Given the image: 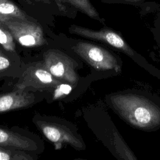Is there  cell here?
I'll return each instance as SVG.
<instances>
[{
  "mask_svg": "<svg viewBox=\"0 0 160 160\" xmlns=\"http://www.w3.org/2000/svg\"><path fill=\"white\" fill-rule=\"evenodd\" d=\"M112 108L128 123L142 130L160 126V108L149 99L131 93L115 94L110 97Z\"/></svg>",
  "mask_w": 160,
  "mask_h": 160,
  "instance_id": "1",
  "label": "cell"
},
{
  "mask_svg": "<svg viewBox=\"0 0 160 160\" xmlns=\"http://www.w3.org/2000/svg\"><path fill=\"white\" fill-rule=\"evenodd\" d=\"M34 122L44 136L54 144L56 149L69 145L76 150H84L86 146L81 136L62 121L37 118Z\"/></svg>",
  "mask_w": 160,
  "mask_h": 160,
  "instance_id": "2",
  "label": "cell"
},
{
  "mask_svg": "<svg viewBox=\"0 0 160 160\" xmlns=\"http://www.w3.org/2000/svg\"><path fill=\"white\" fill-rule=\"evenodd\" d=\"M2 24L11 33L14 40L23 46L38 47L46 42L43 29L34 18H12Z\"/></svg>",
  "mask_w": 160,
  "mask_h": 160,
  "instance_id": "3",
  "label": "cell"
},
{
  "mask_svg": "<svg viewBox=\"0 0 160 160\" xmlns=\"http://www.w3.org/2000/svg\"><path fill=\"white\" fill-rule=\"evenodd\" d=\"M73 51L93 68L99 71L113 70L119 72L121 65L116 56L108 49L89 42L80 41Z\"/></svg>",
  "mask_w": 160,
  "mask_h": 160,
  "instance_id": "4",
  "label": "cell"
},
{
  "mask_svg": "<svg viewBox=\"0 0 160 160\" xmlns=\"http://www.w3.org/2000/svg\"><path fill=\"white\" fill-rule=\"evenodd\" d=\"M42 58L43 67L57 79L71 85L76 84L79 76L73 59L69 56L59 51L49 49L43 54Z\"/></svg>",
  "mask_w": 160,
  "mask_h": 160,
  "instance_id": "5",
  "label": "cell"
},
{
  "mask_svg": "<svg viewBox=\"0 0 160 160\" xmlns=\"http://www.w3.org/2000/svg\"><path fill=\"white\" fill-rule=\"evenodd\" d=\"M68 31L71 34L103 42L126 53L129 56H134L133 49L129 46L121 35L111 28L104 27L99 30H94L76 24H71L69 27Z\"/></svg>",
  "mask_w": 160,
  "mask_h": 160,
  "instance_id": "6",
  "label": "cell"
},
{
  "mask_svg": "<svg viewBox=\"0 0 160 160\" xmlns=\"http://www.w3.org/2000/svg\"><path fill=\"white\" fill-rule=\"evenodd\" d=\"M62 82L54 77L42 63H32L27 67L18 82L15 84L18 89L28 87L41 91L51 92Z\"/></svg>",
  "mask_w": 160,
  "mask_h": 160,
  "instance_id": "7",
  "label": "cell"
},
{
  "mask_svg": "<svg viewBox=\"0 0 160 160\" xmlns=\"http://www.w3.org/2000/svg\"><path fill=\"white\" fill-rule=\"evenodd\" d=\"M0 94V114L16 109L28 108L35 102L33 93L26 91V89Z\"/></svg>",
  "mask_w": 160,
  "mask_h": 160,
  "instance_id": "8",
  "label": "cell"
},
{
  "mask_svg": "<svg viewBox=\"0 0 160 160\" xmlns=\"http://www.w3.org/2000/svg\"><path fill=\"white\" fill-rule=\"evenodd\" d=\"M0 145L11 146L23 151H34L37 148L32 139L3 128H0Z\"/></svg>",
  "mask_w": 160,
  "mask_h": 160,
  "instance_id": "9",
  "label": "cell"
},
{
  "mask_svg": "<svg viewBox=\"0 0 160 160\" xmlns=\"http://www.w3.org/2000/svg\"><path fill=\"white\" fill-rule=\"evenodd\" d=\"M12 18H34L11 0L0 1V23Z\"/></svg>",
  "mask_w": 160,
  "mask_h": 160,
  "instance_id": "10",
  "label": "cell"
},
{
  "mask_svg": "<svg viewBox=\"0 0 160 160\" xmlns=\"http://www.w3.org/2000/svg\"><path fill=\"white\" fill-rule=\"evenodd\" d=\"M74 8L91 19L104 24L105 19L101 18L90 0H66Z\"/></svg>",
  "mask_w": 160,
  "mask_h": 160,
  "instance_id": "11",
  "label": "cell"
},
{
  "mask_svg": "<svg viewBox=\"0 0 160 160\" xmlns=\"http://www.w3.org/2000/svg\"><path fill=\"white\" fill-rule=\"evenodd\" d=\"M33 158L24 151L0 145V160H32Z\"/></svg>",
  "mask_w": 160,
  "mask_h": 160,
  "instance_id": "12",
  "label": "cell"
},
{
  "mask_svg": "<svg viewBox=\"0 0 160 160\" xmlns=\"http://www.w3.org/2000/svg\"><path fill=\"white\" fill-rule=\"evenodd\" d=\"M21 5L24 7L26 9L34 10L39 8V9L48 10V9H50L52 11H56L58 14L59 11L58 9L57 5L54 1V0H18ZM60 14V13H59Z\"/></svg>",
  "mask_w": 160,
  "mask_h": 160,
  "instance_id": "13",
  "label": "cell"
},
{
  "mask_svg": "<svg viewBox=\"0 0 160 160\" xmlns=\"http://www.w3.org/2000/svg\"><path fill=\"white\" fill-rule=\"evenodd\" d=\"M114 138L116 149L119 154L123 156V158L126 159L125 156H126L127 159H136V158L134 156L133 153L130 151V149L127 147L125 142L123 141V139L117 132H114Z\"/></svg>",
  "mask_w": 160,
  "mask_h": 160,
  "instance_id": "14",
  "label": "cell"
},
{
  "mask_svg": "<svg viewBox=\"0 0 160 160\" xmlns=\"http://www.w3.org/2000/svg\"><path fill=\"white\" fill-rule=\"evenodd\" d=\"M61 16L74 18L78 11L74 8L66 0H54Z\"/></svg>",
  "mask_w": 160,
  "mask_h": 160,
  "instance_id": "15",
  "label": "cell"
},
{
  "mask_svg": "<svg viewBox=\"0 0 160 160\" xmlns=\"http://www.w3.org/2000/svg\"><path fill=\"white\" fill-rule=\"evenodd\" d=\"M141 11L151 12L156 15V22L160 28V3L156 2H145L141 7Z\"/></svg>",
  "mask_w": 160,
  "mask_h": 160,
  "instance_id": "16",
  "label": "cell"
},
{
  "mask_svg": "<svg viewBox=\"0 0 160 160\" xmlns=\"http://www.w3.org/2000/svg\"><path fill=\"white\" fill-rule=\"evenodd\" d=\"M71 85V84L66 82H62L59 84L52 92V99H59L63 96L68 95L72 90V87Z\"/></svg>",
  "mask_w": 160,
  "mask_h": 160,
  "instance_id": "17",
  "label": "cell"
},
{
  "mask_svg": "<svg viewBox=\"0 0 160 160\" xmlns=\"http://www.w3.org/2000/svg\"><path fill=\"white\" fill-rule=\"evenodd\" d=\"M101 1L105 4H123L139 8L146 2V0H101Z\"/></svg>",
  "mask_w": 160,
  "mask_h": 160,
  "instance_id": "18",
  "label": "cell"
},
{
  "mask_svg": "<svg viewBox=\"0 0 160 160\" xmlns=\"http://www.w3.org/2000/svg\"><path fill=\"white\" fill-rule=\"evenodd\" d=\"M11 65L10 60L0 49V72L7 70Z\"/></svg>",
  "mask_w": 160,
  "mask_h": 160,
  "instance_id": "19",
  "label": "cell"
},
{
  "mask_svg": "<svg viewBox=\"0 0 160 160\" xmlns=\"http://www.w3.org/2000/svg\"><path fill=\"white\" fill-rule=\"evenodd\" d=\"M4 1V0H0V1Z\"/></svg>",
  "mask_w": 160,
  "mask_h": 160,
  "instance_id": "20",
  "label": "cell"
}]
</instances>
